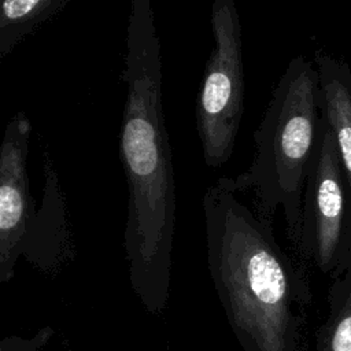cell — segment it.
<instances>
[{"mask_svg":"<svg viewBox=\"0 0 351 351\" xmlns=\"http://www.w3.org/2000/svg\"><path fill=\"white\" fill-rule=\"evenodd\" d=\"M126 100L119 159L128 182L123 250L129 281L143 307L169 302L176 233V178L163 110L160 40L149 0H133L126 27Z\"/></svg>","mask_w":351,"mask_h":351,"instance_id":"obj_1","label":"cell"},{"mask_svg":"<svg viewBox=\"0 0 351 351\" xmlns=\"http://www.w3.org/2000/svg\"><path fill=\"white\" fill-rule=\"evenodd\" d=\"M202 204L210 277L243 351H300L313 302L304 263L281 248L273 223L237 200L228 177L206 189Z\"/></svg>","mask_w":351,"mask_h":351,"instance_id":"obj_2","label":"cell"},{"mask_svg":"<svg viewBox=\"0 0 351 351\" xmlns=\"http://www.w3.org/2000/svg\"><path fill=\"white\" fill-rule=\"evenodd\" d=\"M321 126L319 75L303 55L291 59L273 89L265 115L254 132L255 156L250 167L230 180L234 192L254 191L255 214L273 223L282 208L287 236L296 254L307 173Z\"/></svg>","mask_w":351,"mask_h":351,"instance_id":"obj_3","label":"cell"},{"mask_svg":"<svg viewBox=\"0 0 351 351\" xmlns=\"http://www.w3.org/2000/svg\"><path fill=\"white\" fill-rule=\"evenodd\" d=\"M214 45L196 99V129L208 167L233 154L244 112L241 25L233 0H215L210 14Z\"/></svg>","mask_w":351,"mask_h":351,"instance_id":"obj_4","label":"cell"},{"mask_svg":"<svg viewBox=\"0 0 351 351\" xmlns=\"http://www.w3.org/2000/svg\"><path fill=\"white\" fill-rule=\"evenodd\" d=\"M296 255L330 277L351 263V192L335 138L322 119L304 184Z\"/></svg>","mask_w":351,"mask_h":351,"instance_id":"obj_5","label":"cell"},{"mask_svg":"<svg viewBox=\"0 0 351 351\" xmlns=\"http://www.w3.org/2000/svg\"><path fill=\"white\" fill-rule=\"evenodd\" d=\"M32 123L19 110L7 122L0 148V282L12 280L23 241L36 219L29 192L27 154Z\"/></svg>","mask_w":351,"mask_h":351,"instance_id":"obj_6","label":"cell"},{"mask_svg":"<svg viewBox=\"0 0 351 351\" xmlns=\"http://www.w3.org/2000/svg\"><path fill=\"white\" fill-rule=\"evenodd\" d=\"M321 119L329 128L351 192V69L325 51H315Z\"/></svg>","mask_w":351,"mask_h":351,"instance_id":"obj_7","label":"cell"},{"mask_svg":"<svg viewBox=\"0 0 351 351\" xmlns=\"http://www.w3.org/2000/svg\"><path fill=\"white\" fill-rule=\"evenodd\" d=\"M67 221L64 199L60 192L51 158L45 155V197L43 210L23 241L22 255L43 271L53 270L67 258Z\"/></svg>","mask_w":351,"mask_h":351,"instance_id":"obj_8","label":"cell"},{"mask_svg":"<svg viewBox=\"0 0 351 351\" xmlns=\"http://www.w3.org/2000/svg\"><path fill=\"white\" fill-rule=\"evenodd\" d=\"M328 307L317 332L315 351H351V263L332 277Z\"/></svg>","mask_w":351,"mask_h":351,"instance_id":"obj_9","label":"cell"},{"mask_svg":"<svg viewBox=\"0 0 351 351\" xmlns=\"http://www.w3.org/2000/svg\"><path fill=\"white\" fill-rule=\"evenodd\" d=\"M70 0H7L0 8V58L37 26L60 12Z\"/></svg>","mask_w":351,"mask_h":351,"instance_id":"obj_10","label":"cell"},{"mask_svg":"<svg viewBox=\"0 0 351 351\" xmlns=\"http://www.w3.org/2000/svg\"><path fill=\"white\" fill-rule=\"evenodd\" d=\"M51 336L52 330L49 328L41 329L33 339L29 340L18 336H10L1 341L0 351H38V348L44 346Z\"/></svg>","mask_w":351,"mask_h":351,"instance_id":"obj_11","label":"cell"}]
</instances>
